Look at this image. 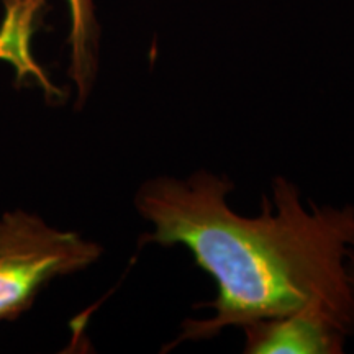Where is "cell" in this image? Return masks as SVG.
<instances>
[{
    "instance_id": "obj_1",
    "label": "cell",
    "mask_w": 354,
    "mask_h": 354,
    "mask_svg": "<svg viewBox=\"0 0 354 354\" xmlns=\"http://www.w3.org/2000/svg\"><path fill=\"white\" fill-rule=\"evenodd\" d=\"M234 189L230 176L201 167L148 177L136 190L135 209L149 225L140 246L185 248L216 289L202 304L212 315L185 318L162 351L302 308L328 313L354 335V203H305L299 185L279 174L251 216L232 207Z\"/></svg>"
},
{
    "instance_id": "obj_2",
    "label": "cell",
    "mask_w": 354,
    "mask_h": 354,
    "mask_svg": "<svg viewBox=\"0 0 354 354\" xmlns=\"http://www.w3.org/2000/svg\"><path fill=\"white\" fill-rule=\"evenodd\" d=\"M102 246L81 233L48 225L15 210L0 218V322L32 307L43 286L86 271L102 258Z\"/></svg>"
},
{
    "instance_id": "obj_3",
    "label": "cell",
    "mask_w": 354,
    "mask_h": 354,
    "mask_svg": "<svg viewBox=\"0 0 354 354\" xmlns=\"http://www.w3.org/2000/svg\"><path fill=\"white\" fill-rule=\"evenodd\" d=\"M245 354H343L354 335L318 308L263 318L240 328Z\"/></svg>"
},
{
    "instance_id": "obj_4",
    "label": "cell",
    "mask_w": 354,
    "mask_h": 354,
    "mask_svg": "<svg viewBox=\"0 0 354 354\" xmlns=\"http://www.w3.org/2000/svg\"><path fill=\"white\" fill-rule=\"evenodd\" d=\"M69 12V77L81 109L95 87L99 74L100 25L94 0H66Z\"/></svg>"
},
{
    "instance_id": "obj_5",
    "label": "cell",
    "mask_w": 354,
    "mask_h": 354,
    "mask_svg": "<svg viewBox=\"0 0 354 354\" xmlns=\"http://www.w3.org/2000/svg\"><path fill=\"white\" fill-rule=\"evenodd\" d=\"M348 274H349V281H351V284L354 287V254L348 261Z\"/></svg>"
}]
</instances>
